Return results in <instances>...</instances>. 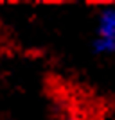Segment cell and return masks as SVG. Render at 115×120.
<instances>
[{
    "label": "cell",
    "mask_w": 115,
    "mask_h": 120,
    "mask_svg": "<svg viewBox=\"0 0 115 120\" xmlns=\"http://www.w3.org/2000/svg\"><path fill=\"white\" fill-rule=\"evenodd\" d=\"M92 49L97 56L115 54V5H104L99 9Z\"/></svg>",
    "instance_id": "cell-1"
},
{
    "label": "cell",
    "mask_w": 115,
    "mask_h": 120,
    "mask_svg": "<svg viewBox=\"0 0 115 120\" xmlns=\"http://www.w3.org/2000/svg\"><path fill=\"white\" fill-rule=\"evenodd\" d=\"M58 120H83L81 116L74 115V113H63V115L58 116Z\"/></svg>",
    "instance_id": "cell-2"
}]
</instances>
